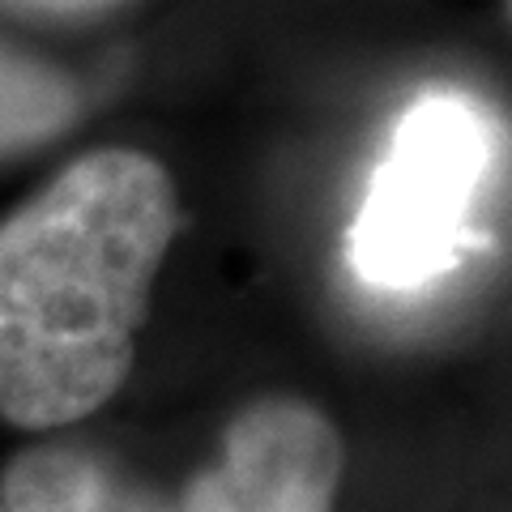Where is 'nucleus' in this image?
I'll return each mask as SVG.
<instances>
[{"instance_id": "f257e3e1", "label": "nucleus", "mask_w": 512, "mask_h": 512, "mask_svg": "<svg viewBox=\"0 0 512 512\" xmlns=\"http://www.w3.org/2000/svg\"><path fill=\"white\" fill-rule=\"evenodd\" d=\"M180 192L141 150L69 163L0 227V414L69 427L128 380Z\"/></svg>"}, {"instance_id": "f03ea898", "label": "nucleus", "mask_w": 512, "mask_h": 512, "mask_svg": "<svg viewBox=\"0 0 512 512\" xmlns=\"http://www.w3.org/2000/svg\"><path fill=\"white\" fill-rule=\"evenodd\" d=\"M495 171V124L470 94L427 90L397 120L350 227V269L372 291H423L470 248Z\"/></svg>"}, {"instance_id": "7ed1b4c3", "label": "nucleus", "mask_w": 512, "mask_h": 512, "mask_svg": "<svg viewBox=\"0 0 512 512\" xmlns=\"http://www.w3.org/2000/svg\"><path fill=\"white\" fill-rule=\"evenodd\" d=\"M342 436L308 402L265 397L222 431L218 457L188 478L171 512H333Z\"/></svg>"}, {"instance_id": "20e7f679", "label": "nucleus", "mask_w": 512, "mask_h": 512, "mask_svg": "<svg viewBox=\"0 0 512 512\" xmlns=\"http://www.w3.org/2000/svg\"><path fill=\"white\" fill-rule=\"evenodd\" d=\"M0 512H171L82 444H35L0 470Z\"/></svg>"}, {"instance_id": "39448f33", "label": "nucleus", "mask_w": 512, "mask_h": 512, "mask_svg": "<svg viewBox=\"0 0 512 512\" xmlns=\"http://www.w3.org/2000/svg\"><path fill=\"white\" fill-rule=\"evenodd\" d=\"M77 111L73 82H64L56 69L13 56L0 47V150L30 146L60 133Z\"/></svg>"}, {"instance_id": "423d86ee", "label": "nucleus", "mask_w": 512, "mask_h": 512, "mask_svg": "<svg viewBox=\"0 0 512 512\" xmlns=\"http://www.w3.org/2000/svg\"><path fill=\"white\" fill-rule=\"evenodd\" d=\"M9 5L52 9V13H90V9H111V5H120V0H9Z\"/></svg>"}]
</instances>
